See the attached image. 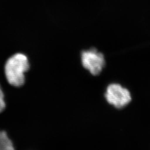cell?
Returning a JSON list of instances; mask_svg holds the SVG:
<instances>
[{"label":"cell","instance_id":"obj_1","mask_svg":"<svg viewBox=\"0 0 150 150\" xmlns=\"http://www.w3.org/2000/svg\"><path fill=\"white\" fill-rule=\"evenodd\" d=\"M30 67L29 58L24 53L16 52L8 57L3 67L4 76L8 84L15 88L24 86L26 74Z\"/></svg>","mask_w":150,"mask_h":150},{"label":"cell","instance_id":"obj_2","mask_svg":"<svg viewBox=\"0 0 150 150\" xmlns=\"http://www.w3.org/2000/svg\"><path fill=\"white\" fill-rule=\"evenodd\" d=\"M81 59L83 67L94 76L101 72L106 64L103 54L95 48L82 51Z\"/></svg>","mask_w":150,"mask_h":150},{"label":"cell","instance_id":"obj_5","mask_svg":"<svg viewBox=\"0 0 150 150\" xmlns=\"http://www.w3.org/2000/svg\"><path fill=\"white\" fill-rule=\"evenodd\" d=\"M7 107V102L6 101L5 95L0 84V114L3 112Z\"/></svg>","mask_w":150,"mask_h":150},{"label":"cell","instance_id":"obj_3","mask_svg":"<svg viewBox=\"0 0 150 150\" xmlns=\"http://www.w3.org/2000/svg\"><path fill=\"white\" fill-rule=\"evenodd\" d=\"M105 98L107 102L117 108L125 107L132 98L129 91L118 83H112L107 87Z\"/></svg>","mask_w":150,"mask_h":150},{"label":"cell","instance_id":"obj_4","mask_svg":"<svg viewBox=\"0 0 150 150\" xmlns=\"http://www.w3.org/2000/svg\"><path fill=\"white\" fill-rule=\"evenodd\" d=\"M15 145L8 133L0 129V150H14Z\"/></svg>","mask_w":150,"mask_h":150}]
</instances>
